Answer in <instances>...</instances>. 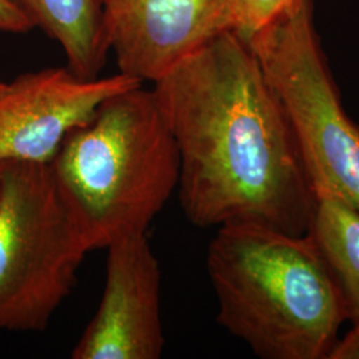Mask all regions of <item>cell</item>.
Instances as JSON below:
<instances>
[{
  "mask_svg": "<svg viewBox=\"0 0 359 359\" xmlns=\"http://www.w3.org/2000/svg\"><path fill=\"white\" fill-rule=\"evenodd\" d=\"M152 90L177 145L189 222L308 233L317 197L283 105L244 39L234 31L212 39Z\"/></svg>",
  "mask_w": 359,
  "mask_h": 359,
  "instance_id": "6da1fadb",
  "label": "cell"
},
{
  "mask_svg": "<svg viewBox=\"0 0 359 359\" xmlns=\"http://www.w3.org/2000/svg\"><path fill=\"white\" fill-rule=\"evenodd\" d=\"M206 269L217 322L262 359H327L346 321L333 276L308 234L258 224L217 228Z\"/></svg>",
  "mask_w": 359,
  "mask_h": 359,
  "instance_id": "7a4b0ae2",
  "label": "cell"
},
{
  "mask_svg": "<svg viewBox=\"0 0 359 359\" xmlns=\"http://www.w3.org/2000/svg\"><path fill=\"white\" fill-rule=\"evenodd\" d=\"M59 192L90 252L147 234L177 191V145L142 86L107 99L51 161Z\"/></svg>",
  "mask_w": 359,
  "mask_h": 359,
  "instance_id": "3957f363",
  "label": "cell"
},
{
  "mask_svg": "<svg viewBox=\"0 0 359 359\" xmlns=\"http://www.w3.org/2000/svg\"><path fill=\"white\" fill-rule=\"evenodd\" d=\"M283 105L311 189L359 212V126L347 115L317 35L311 0H298L246 41Z\"/></svg>",
  "mask_w": 359,
  "mask_h": 359,
  "instance_id": "277c9868",
  "label": "cell"
},
{
  "mask_svg": "<svg viewBox=\"0 0 359 359\" xmlns=\"http://www.w3.org/2000/svg\"><path fill=\"white\" fill-rule=\"evenodd\" d=\"M90 253L51 163H6L0 175V330L41 333Z\"/></svg>",
  "mask_w": 359,
  "mask_h": 359,
  "instance_id": "5b68a950",
  "label": "cell"
},
{
  "mask_svg": "<svg viewBox=\"0 0 359 359\" xmlns=\"http://www.w3.org/2000/svg\"><path fill=\"white\" fill-rule=\"evenodd\" d=\"M117 74L77 76L68 67L28 72L0 90V164L51 163L65 137L107 99L142 86Z\"/></svg>",
  "mask_w": 359,
  "mask_h": 359,
  "instance_id": "8992f818",
  "label": "cell"
},
{
  "mask_svg": "<svg viewBox=\"0 0 359 359\" xmlns=\"http://www.w3.org/2000/svg\"><path fill=\"white\" fill-rule=\"evenodd\" d=\"M104 23L120 72L154 83L234 31L236 0H105Z\"/></svg>",
  "mask_w": 359,
  "mask_h": 359,
  "instance_id": "52a82bcc",
  "label": "cell"
},
{
  "mask_svg": "<svg viewBox=\"0 0 359 359\" xmlns=\"http://www.w3.org/2000/svg\"><path fill=\"white\" fill-rule=\"evenodd\" d=\"M103 295L74 347V359H158L165 337L160 313L161 271L147 234L107 249Z\"/></svg>",
  "mask_w": 359,
  "mask_h": 359,
  "instance_id": "ba28073f",
  "label": "cell"
},
{
  "mask_svg": "<svg viewBox=\"0 0 359 359\" xmlns=\"http://www.w3.org/2000/svg\"><path fill=\"white\" fill-rule=\"evenodd\" d=\"M31 19L56 40L67 67L77 76H100L109 50L105 34V0H13Z\"/></svg>",
  "mask_w": 359,
  "mask_h": 359,
  "instance_id": "9c48e42d",
  "label": "cell"
},
{
  "mask_svg": "<svg viewBox=\"0 0 359 359\" xmlns=\"http://www.w3.org/2000/svg\"><path fill=\"white\" fill-rule=\"evenodd\" d=\"M309 237L320 250L342 299L346 320L359 323V212L332 196H318Z\"/></svg>",
  "mask_w": 359,
  "mask_h": 359,
  "instance_id": "30bf717a",
  "label": "cell"
},
{
  "mask_svg": "<svg viewBox=\"0 0 359 359\" xmlns=\"http://www.w3.org/2000/svg\"><path fill=\"white\" fill-rule=\"evenodd\" d=\"M298 0H236L234 32L248 41Z\"/></svg>",
  "mask_w": 359,
  "mask_h": 359,
  "instance_id": "8fae6325",
  "label": "cell"
},
{
  "mask_svg": "<svg viewBox=\"0 0 359 359\" xmlns=\"http://www.w3.org/2000/svg\"><path fill=\"white\" fill-rule=\"evenodd\" d=\"M34 27L27 13L13 0H0V32L27 34Z\"/></svg>",
  "mask_w": 359,
  "mask_h": 359,
  "instance_id": "7c38bea8",
  "label": "cell"
},
{
  "mask_svg": "<svg viewBox=\"0 0 359 359\" xmlns=\"http://www.w3.org/2000/svg\"><path fill=\"white\" fill-rule=\"evenodd\" d=\"M327 359H359V323L335 341Z\"/></svg>",
  "mask_w": 359,
  "mask_h": 359,
  "instance_id": "4fadbf2b",
  "label": "cell"
},
{
  "mask_svg": "<svg viewBox=\"0 0 359 359\" xmlns=\"http://www.w3.org/2000/svg\"><path fill=\"white\" fill-rule=\"evenodd\" d=\"M6 87V83H3V81H0V90H3Z\"/></svg>",
  "mask_w": 359,
  "mask_h": 359,
  "instance_id": "5bb4252c",
  "label": "cell"
},
{
  "mask_svg": "<svg viewBox=\"0 0 359 359\" xmlns=\"http://www.w3.org/2000/svg\"><path fill=\"white\" fill-rule=\"evenodd\" d=\"M1 167H3V164H0V175H1Z\"/></svg>",
  "mask_w": 359,
  "mask_h": 359,
  "instance_id": "9a60e30c",
  "label": "cell"
}]
</instances>
